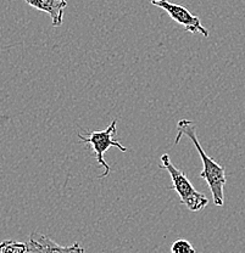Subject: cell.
<instances>
[{"mask_svg": "<svg viewBox=\"0 0 245 253\" xmlns=\"http://www.w3.org/2000/svg\"><path fill=\"white\" fill-rule=\"evenodd\" d=\"M177 136H176L175 145L180 142L182 135H187L192 141H193L194 146H196V151L199 152L200 160L202 162V172L199 174L200 178L205 179L209 185L210 191H211L213 202L216 206H223L225 204V189L226 185V170L225 168L217 162L212 160L211 157L207 156L206 152L202 149L201 144H200L199 139L196 135V123L193 121L189 120H181L177 125Z\"/></svg>", "mask_w": 245, "mask_h": 253, "instance_id": "6da1fadb", "label": "cell"}, {"mask_svg": "<svg viewBox=\"0 0 245 253\" xmlns=\"http://www.w3.org/2000/svg\"><path fill=\"white\" fill-rule=\"evenodd\" d=\"M160 168L167 170L172 179V185L170 189L175 190L181 199V204L186 206L191 212H199L202 208L206 207L209 204V199L205 196L202 192H199L192 185L189 179L182 170L177 169L173 166L172 161L168 155H162L161 156V166Z\"/></svg>", "mask_w": 245, "mask_h": 253, "instance_id": "7a4b0ae2", "label": "cell"}, {"mask_svg": "<svg viewBox=\"0 0 245 253\" xmlns=\"http://www.w3.org/2000/svg\"><path fill=\"white\" fill-rule=\"evenodd\" d=\"M116 134H117V121L116 120L112 121L111 125L107 126L105 130L92 131V133H88L87 135L78 134L80 140L84 142V144H88L92 147V150L96 152V158L98 161L99 166L104 168V173L99 175L100 179L106 178L110 172H111V167L104 160V155L107 150L111 149V147H116L120 151L127 152V147H125L122 144L115 140Z\"/></svg>", "mask_w": 245, "mask_h": 253, "instance_id": "3957f363", "label": "cell"}, {"mask_svg": "<svg viewBox=\"0 0 245 253\" xmlns=\"http://www.w3.org/2000/svg\"><path fill=\"white\" fill-rule=\"evenodd\" d=\"M149 1L155 6L165 10L170 15V17L178 25L183 26L186 31L191 32V33H199L205 38L209 37V31L201 25L200 18L192 14L187 7L178 4H173L170 0H149Z\"/></svg>", "mask_w": 245, "mask_h": 253, "instance_id": "277c9868", "label": "cell"}, {"mask_svg": "<svg viewBox=\"0 0 245 253\" xmlns=\"http://www.w3.org/2000/svg\"><path fill=\"white\" fill-rule=\"evenodd\" d=\"M26 244L30 253H84V249L80 242H75L70 246H61L48 235L41 233L31 234Z\"/></svg>", "mask_w": 245, "mask_h": 253, "instance_id": "5b68a950", "label": "cell"}, {"mask_svg": "<svg viewBox=\"0 0 245 253\" xmlns=\"http://www.w3.org/2000/svg\"><path fill=\"white\" fill-rule=\"evenodd\" d=\"M30 6L39 11L47 12L54 27H60L64 21V10L67 6L66 0H25Z\"/></svg>", "mask_w": 245, "mask_h": 253, "instance_id": "8992f818", "label": "cell"}, {"mask_svg": "<svg viewBox=\"0 0 245 253\" xmlns=\"http://www.w3.org/2000/svg\"><path fill=\"white\" fill-rule=\"evenodd\" d=\"M0 253H28V247L26 242L5 240L0 244Z\"/></svg>", "mask_w": 245, "mask_h": 253, "instance_id": "52a82bcc", "label": "cell"}, {"mask_svg": "<svg viewBox=\"0 0 245 253\" xmlns=\"http://www.w3.org/2000/svg\"><path fill=\"white\" fill-rule=\"evenodd\" d=\"M171 253H196V250L192 244L187 240L180 239L175 241L171 246Z\"/></svg>", "mask_w": 245, "mask_h": 253, "instance_id": "ba28073f", "label": "cell"}]
</instances>
